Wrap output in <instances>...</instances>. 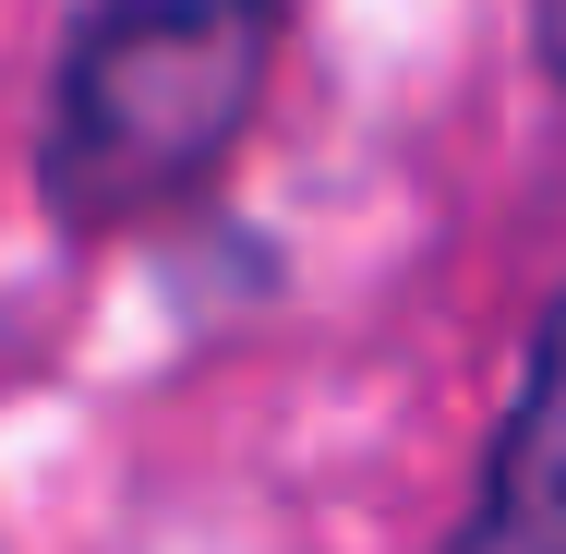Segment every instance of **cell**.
<instances>
[{
  "mask_svg": "<svg viewBox=\"0 0 566 554\" xmlns=\"http://www.w3.org/2000/svg\"><path fill=\"white\" fill-rule=\"evenodd\" d=\"M277 36L290 0H85L36 109L49 229L109 241L193 206L277 85Z\"/></svg>",
  "mask_w": 566,
  "mask_h": 554,
  "instance_id": "obj_1",
  "label": "cell"
},
{
  "mask_svg": "<svg viewBox=\"0 0 566 554\" xmlns=\"http://www.w3.org/2000/svg\"><path fill=\"white\" fill-rule=\"evenodd\" d=\"M531 61L566 85V0H531Z\"/></svg>",
  "mask_w": 566,
  "mask_h": 554,
  "instance_id": "obj_3",
  "label": "cell"
},
{
  "mask_svg": "<svg viewBox=\"0 0 566 554\" xmlns=\"http://www.w3.org/2000/svg\"><path fill=\"white\" fill-rule=\"evenodd\" d=\"M434 554H566V290L543 302V326L518 349L482 482H470V506Z\"/></svg>",
  "mask_w": 566,
  "mask_h": 554,
  "instance_id": "obj_2",
  "label": "cell"
}]
</instances>
